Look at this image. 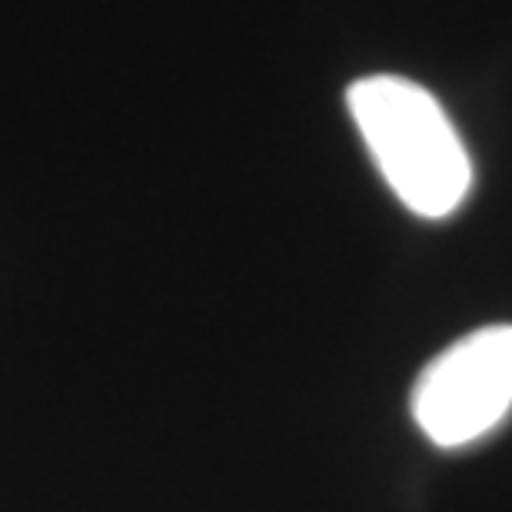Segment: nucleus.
I'll list each match as a JSON object with an SVG mask.
<instances>
[{"mask_svg":"<svg viewBox=\"0 0 512 512\" xmlns=\"http://www.w3.org/2000/svg\"><path fill=\"white\" fill-rule=\"evenodd\" d=\"M512 409V326L466 333L419 373L413 419L439 449H459L503 423Z\"/></svg>","mask_w":512,"mask_h":512,"instance_id":"obj_2","label":"nucleus"},{"mask_svg":"<svg viewBox=\"0 0 512 512\" xmlns=\"http://www.w3.org/2000/svg\"><path fill=\"white\" fill-rule=\"evenodd\" d=\"M346 104L399 203L426 220H443L463 207L473 187V163L426 87L376 74L356 80Z\"/></svg>","mask_w":512,"mask_h":512,"instance_id":"obj_1","label":"nucleus"}]
</instances>
